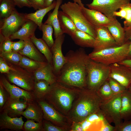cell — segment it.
Instances as JSON below:
<instances>
[{
  "mask_svg": "<svg viewBox=\"0 0 131 131\" xmlns=\"http://www.w3.org/2000/svg\"><path fill=\"white\" fill-rule=\"evenodd\" d=\"M66 61L57 76V82L66 85L86 88L87 67L90 59L84 49L70 50L65 56Z\"/></svg>",
  "mask_w": 131,
  "mask_h": 131,
  "instance_id": "cell-1",
  "label": "cell"
},
{
  "mask_svg": "<svg viewBox=\"0 0 131 131\" xmlns=\"http://www.w3.org/2000/svg\"><path fill=\"white\" fill-rule=\"evenodd\" d=\"M102 101L96 92L86 88L82 89L66 116L72 122H82L90 115L99 111Z\"/></svg>",
  "mask_w": 131,
  "mask_h": 131,
  "instance_id": "cell-2",
  "label": "cell"
},
{
  "mask_svg": "<svg viewBox=\"0 0 131 131\" xmlns=\"http://www.w3.org/2000/svg\"><path fill=\"white\" fill-rule=\"evenodd\" d=\"M81 89L57 82L51 85L50 90L44 99L58 111L66 116Z\"/></svg>",
  "mask_w": 131,
  "mask_h": 131,
  "instance_id": "cell-3",
  "label": "cell"
},
{
  "mask_svg": "<svg viewBox=\"0 0 131 131\" xmlns=\"http://www.w3.org/2000/svg\"><path fill=\"white\" fill-rule=\"evenodd\" d=\"M130 44V41L128 40L122 45L92 52L88 55L91 60L109 66L127 59Z\"/></svg>",
  "mask_w": 131,
  "mask_h": 131,
  "instance_id": "cell-4",
  "label": "cell"
},
{
  "mask_svg": "<svg viewBox=\"0 0 131 131\" xmlns=\"http://www.w3.org/2000/svg\"><path fill=\"white\" fill-rule=\"evenodd\" d=\"M60 7L72 20L77 29L96 38L95 28L85 16L82 7L76 3L69 1L61 5Z\"/></svg>",
  "mask_w": 131,
  "mask_h": 131,
  "instance_id": "cell-5",
  "label": "cell"
},
{
  "mask_svg": "<svg viewBox=\"0 0 131 131\" xmlns=\"http://www.w3.org/2000/svg\"><path fill=\"white\" fill-rule=\"evenodd\" d=\"M109 66L94 61L91 59L87 67L86 88L97 92L109 77Z\"/></svg>",
  "mask_w": 131,
  "mask_h": 131,
  "instance_id": "cell-6",
  "label": "cell"
},
{
  "mask_svg": "<svg viewBox=\"0 0 131 131\" xmlns=\"http://www.w3.org/2000/svg\"><path fill=\"white\" fill-rule=\"evenodd\" d=\"M122 93L115 94L108 100H102L100 107L99 112L104 119L110 123H113L115 127L122 122L120 115Z\"/></svg>",
  "mask_w": 131,
  "mask_h": 131,
  "instance_id": "cell-7",
  "label": "cell"
},
{
  "mask_svg": "<svg viewBox=\"0 0 131 131\" xmlns=\"http://www.w3.org/2000/svg\"><path fill=\"white\" fill-rule=\"evenodd\" d=\"M12 66V69L6 74L8 80L23 89L33 91L35 82L33 74L19 66Z\"/></svg>",
  "mask_w": 131,
  "mask_h": 131,
  "instance_id": "cell-8",
  "label": "cell"
},
{
  "mask_svg": "<svg viewBox=\"0 0 131 131\" xmlns=\"http://www.w3.org/2000/svg\"><path fill=\"white\" fill-rule=\"evenodd\" d=\"M131 0H92L86 4L89 8L97 10L111 18L115 17L114 13L118 9L129 4Z\"/></svg>",
  "mask_w": 131,
  "mask_h": 131,
  "instance_id": "cell-9",
  "label": "cell"
},
{
  "mask_svg": "<svg viewBox=\"0 0 131 131\" xmlns=\"http://www.w3.org/2000/svg\"><path fill=\"white\" fill-rule=\"evenodd\" d=\"M28 20L25 17L24 14L18 12L16 9L9 17L0 20V34L5 38H9Z\"/></svg>",
  "mask_w": 131,
  "mask_h": 131,
  "instance_id": "cell-10",
  "label": "cell"
},
{
  "mask_svg": "<svg viewBox=\"0 0 131 131\" xmlns=\"http://www.w3.org/2000/svg\"><path fill=\"white\" fill-rule=\"evenodd\" d=\"M41 107L43 119L58 126L68 128L65 122L66 116L59 112L48 103L44 99H36Z\"/></svg>",
  "mask_w": 131,
  "mask_h": 131,
  "instance_id": "cell-11",
  "label": "cell"
},
{
  "mask_svg": "<svg viewBox=\"0 0 131 131\" xmlns=\"http://www.w3.org/2000/svg\"><path fill=\"white\" fill-rule=\"evenodd\" d=\"M96 36L92 52L118 46L106 27L95 28Z\"/></svg>",
  "mask_w": 131,
  "mask_h": 131,
  "instance_id": "cell-12",
  "label": "cell"
},
{
  "mask_svg": "<svg viewBox=\"0 0 131 131\" xmlns=\"http://www.w3.org/2000/svg\"><path fill=\"white\" fill-rule=\"evenodd\" d=\"M65 37L64 34L56 38L54 44L50 48L52 54L53 71L57 77L66 61V57L63 55L62 49Z\"/></svg>",
  "mask_w": 131,
  "mask_h": 131,
  "instance_id": "cell-13",
  "label": "cell"
},
{
  "mask_svg": "<svg viewBox=\"0 0 131 131\" xmlns=\"http://www.w3.org/2000/svg\"><path fill=\"white\" fill-rule=\"evenodd\" d=\"M109 77L113 78L127 89L131 85V70L119 63L109 66Z\"/></svg>",
  "mask_w": 131,
  "mask_h": 131,
  "instance_id": "cell-14",
  "label": "cell"
},
{
  "mask_svg": "<svg viewBox=\"0 0 131 131\" xmlns=\"http://www.w3.org/2000/svg\"><path fill=\"white\" fill-rule=\"evenodd\" d=\"M0 83L8 94L9 97L13 98H22L28 102L36 100L33 91L25 90L11 84L6 78L4 76L0 77Z\"/></svg>",
  "mask_w": 131,
  "mask_h": 131,
  "instance_id": "cell-15",
  "label": "cell"
},
{
  "mask_svg": "<svg viewBox=\"0 0 131 131\" xmlns=\"http://www.w3.org/2000/svg\"><path fill=\"white\" fill-rule=\"evenodd\" d=\"M82 8L85 16L95 28L100 26L107 27L116 19L115 17L113 18H109L97 10L86 8L84 6L82 7Z\"/></svg>",
  "mask_w": 131,
  "mask_h": 131,
  "instance_id": "cell-16",
  "label": "cell"
},
{
  "mask_svg": "<svg viewBox=\"0 0 131 131\" xmlns=\"http://www.w3.org/2000/svg\"><path fill=\"white\" fill-rule=\"evenodd\" d=\"M20 99L12 98L9 96L0 112H5L12 117L20 115V113L26 108L28 102Z\"/></svg>",
  "mask_w": 131,
  "mask_h": 131,
  "instance_id": "cell-17",
  "label": "cell"
},
{
  "mask_svg": "<svg viewBox=\"0 0 131 131\" xmlns=\"http://www.w3.org/2000/svg\"><path fill=\"white\" fill-rule=\"evenodd\" d=\"M0 112V130L6 129L16 131L23 130L24 122L22 117H12L5 112Z\"/></svg>",
  "mask_w": 131,
  "mask_h": 131,
  "instance_id": "cell-18",
  "label": "cell"
},
{
  "mask_svg": "<svg viewBox=\"0 0 131 131\" xmlns=\"http://www.w3.org/2000/svg\"><path fill=\"white\" fill-rule=\"evenodd\" d=\"M37 25L32 21L28 20L17 31L9 37L11 40L18 39L24 41L35 35Z\"/></svg>",
  "mask_w": 131,
  "mask_h": 131,
  "instance_id": "cell-19",
  "label": "cell"
},
{
  "mask_svg": "<svg viewBox=\"0 0 131 131\" xmlns=\"http://www.w3.org/2000/svg\"><path fill=\"white\" fill-rule=\"evenodd\" d=\"M20 115L27 119H33L37 122H42L44 119L42 109L36 100L28 102L26 108Z\"/></svg>",
  "mask_w": 131,
  "mask_h": 131,
  "instance_id": "cell-20",
  "label": "cell"
},
{
  "mask_svg": "<svg viewBox=\"0 0 131 131\" xmlns=\"http://www.w3.org/2000/svg\"><path fill=\"white\" fill-rule=\"evenodd\" d=\"M24 41L25 43V47L18 53L22 56L38 61L47 62L44 56L36 48L30 39L25 40Z\"/></svg>",
  "mask_w": 131,
  "mask_h": 131,
  "instance_id": "cell-21",
  "label": "cell"
},
{
  "mask_svg": "<svg viewBox=\"0 0 131 131\" xmlns=\"http://www.w3.org/2000/svg\"><path fill=\"white\" fill-rule=\"evenodd\" d=\"M33 74L35 82L44 80L51 85L57 81V77L54 73L53 66L48 63Z\"/></svg>",
  "mask_w": 131,
  "mask_h": 131,
  "instance_id": "cell-22",
  "label": "cell"
},
{
  "mask_svg": "<svg viewBox=\"0 0 131 131\" xmlns=\"http://www.w3.org/2000/svg\"><path fill=\"white\" fill-rule=\"evenodd\" d=\"M70 36L76 44L82 47H94L95 38L86 33L77 29Z\"/></svg>",
  "mask_w": 131,
  "mask_h": 131,
  "instance_id": "cell-23",
  "label": "cell"
},
{
  "mask_svg": "<svg viewBox=\"0 0 131 131\" xmlns=\"http://www.w3.org/2000/svg\"><path fill=\"white\" fill-rule=\"evenodd\" d=\"M62 2V0H56V4L53 12L49 15L44 24L51 25L54 29L55 38L59 36L64 34L60 27L58 18L59 8Z\"/></svg>",
  "mask_w": 131,
  "mask_h": 131,
  "instance_id": "cell-24",
  "label": "cell"
},
{
  "mask_svg": "<svg viewBox=\"0 0 131 131\" xmlns=\"http://www.w3.org/2000/svg\"><path fill=\"white\" fill-rule=\"evenodd\" d=\"M120 115L124 121L131 120V93L128 89L121 95Z\"/></svg>",
  "mask_w": 131,
  "mask_h": 131,
  "instance_id": "cell-25",
  "label": "cell"
},
{
  "mask_svg": "<svg viewBox=\"0 0 131 131\" xmlns=\"http://www.w3.org/2000/svg\"><path fill=\"white\" fill-rule=\"evenodd\" d=\"M56 4V0H54L52 4L48 7L38 9L33 13L24 14L25 17L34 22L41 30L43 17L47 13L55 8Z\"/></svg>",
  "mask_w": 131,
  "mask_h": 131,
  "instance_id": "cell-26",
  "label": "cell"
},
{
  "mask_svg": "<svg viewBox=\"0 0 131 131\" xmlns=\"http://www.w3.org/2000/svg\"><path fill=\"white\" fill-rule=\"evenodd\" d=\"M58 16L60 27L63 33L70 36L77 29L73 21L62 10L59 11Z\"/></svg>",
  "mask_w": 131,
  "mask_h": 131,
  "instance_id": "cell-27",
  "label": "cell"
},
{
  "mask_svg": "<svg viewBox=\"0 0 131 131\" xmlns=\"http://www.w3.org/2000/svg\"><path fill=\"white\" fill-rule=\"evenodd\" d=\"M118 46L125 42V33L124 27L116 19L114 22L107 27Z\"/></svg>",
  "mask_w": 131,
  "mask_h": 131,
  "instance_id": "cell-28",
  "label": "cell"
},
{
  "mask_svg": "<svg viewBox=\"0 0 131 131\" xmlns=\"http://www.w3.org/2000/svg\"><path fill=\"white\" fill-rule=\"evenodd\" d=\"M48 62H41L22 56L18 66L27 72L33 74L40 68L46 65Z\"/></svg>",
  "mask_w": 131,
  "mask_h": 131,
  "instance_id": "cell-29",
  "label": "cell"
},
{
  "mask_svg": "<svg viewBox=\"0 0 131 131\" xmlns=\"http://www.w3.org/2000/svg\"><path fill=\"white\" fill-rule=\"evenodd\" d=\"M30 39L38 49L44 55L47 62L52 66V56L50 48L42 39H38L35 35Z\"/></svg>",
  "mask_w": 131,
  "mask_h": 131,
  "instance_id": "cell-30",
  "label": "cell"
},
{
  "mask_svg": "<svg viewBox=\"0 0 131 131\" xmlns=\"http://www.w3.org/2000/svg\"><path fill=\"white\" fill-rule=\"evenodd\" d=\"M50 88L51 85L45 80L35 82L33 92L36 99H44Z\"/></svg>",
  "mask_w": 131,
  "mask_h": 131,
  "instance_id": "cell-31",
  "label": "cell"
},
{
  "mask_svg": "<svg viewBox=\"0 0 131 131\" xmlns=\"http://www.w3.org/2000/svg\"><path fill=\"white\" fill-rule=\"evenodd\" d=\"M0 2V20H3L11 15L16 5L12 0H1Z\"/></svg>",
  "mask_w": 131,
  "mask_h": 131,
  "instance_id": "cell-32",
  "label": "cell"
},
{
  "mask_svg": "<svg viewBox=\"0 0 131 131\" xmlns=\"http://www.w3.org/2000/svg\"><path fill=\"white\" fill-rule=\"evenodd\" d=\"M129 4L121 8L119 11H116L114 13L115 16L120 17L125 19L123 22L124 27H131V6Z\"/></svg>",
  "mask_w": 131,
  "mask_h": 131,
  "instance_id": "cell-33",
  "label": "cell"
},
{
  "mask_svg": "<svg viewBox=\"0 0 131 131\" xmlns=\"http://www.w3.org/2000/svg\"><path fill=\"white\" fill-rule=\"evenodd\" d=\"M53 28L50 25L42 23L41 29L42 32V39L50 48L53 46L54 42L52 37Z\"/></svg>",
  "mask_w": 131,
  "mask_h": 131,
  "instance_id": "cell-34",
  "label": "cell"
},
{
  "mask_svg": "<svg viewBox=\"0 0 131 131\" xmlns=\"http://www.w3.org/2000/svg\"><path fill=\"white\" fill-rule=\"evenodd\" d=\"M96 92L102 100H108L115 95L112 90L107 80L102 84Z\"/></svg>",
  "mask_w": 131,
  "mask_h": 131,
  "instance_id": "cell-35",
  "label": "cell"
},
{
  "mask_svg": "<svg viewBox=\"0 0 131 131\" xmlns=\"http://www.w3.org/2000/svg\"><path fill=\"white\" fill-rule=\"evenodd\" d=\"M0 56L7 62L18 66L22 55L18 52L12 51L9 52L0 51Z\"/></svg>",
  "mask_w": 131,
  "mask_h": 131,
  "instance_id": "cell-36",
  "label": "cell"
},
{
  "mask_svg": "<svg viewBox=\"0 0 131 131\" xmlns=\"http://www.w3.org/2000/svg\"><path fill=\"white\" fill-rule=\"evenodd\" d=\"M32 119H27L23 126L25 131H43L42 121L37 123Z\"/></svg>",
  "mask_w": 131,
  "mask_h": 131,
  "instance_id": "cell-37",
  "label": "cell"
},
{
  "mask_svg": "<svg viewBox=\"0 0 131 131\" xmlns=\"http://www.w3.org/2000/svg\"><path fill=\"white\" fill-rule=\"evenodd\" d=\"M107 80L112 90L115 94L122 93L127 89L112 78L109 77Z\"/></svg>",
  "mask_w": 131,
  "mask_h": 131,
  "instance_id": "cell-38",
  "label": "cell"
},
{
  "mask_svg": "<svg viewBox=\"0 0 131 131\" xmlns=\"http://www.w3.org/2000/svg\"><path fill=\"white\" fill-rule=\"evenodd\" d=\"M43 131H66L67 128L57 126L45 119L42 121Z\"/></svg>",
  "mask_w": 131,
  "mask_h": 131,
  "instance_id": "cell-39",
  "label": "cell"
},
{
  "mask_svg": "<svg viewBox=\"0 0 131 131\" xmlns=\"http://www.w3.org/2000/svg\"><path fill=\"white\" fill-rule=\"evenodd\" d=\"M13 42L9 38H6L0 42V51L9 52L12 51Z\"/></svg>",
  "mask_w": 131,
  "mask_h": 131,
  "instance_id": "cell-40",
  "label": "cell"
},
{
  "mask_svg": "<svg viewBox=\"0 0 131 131\" xmlns=\"http://www.w3.org/2000/svg\"><path fill=\"white\" fill-rule=\"evenodd\" d=\"M9 95L7 92L0 83V109L1 110L6 102Z\"/></svg>",
  "mask_w": 131,
  "mask_h": 131,
  "instance_id": "cell-41",
  "label": "cell"
},
{
  "mask_svg": "<svg viewBox=\"0 0 131 131\" xmlns=\"http://www.w3.org/2000/svg\"><path fill=\"white\" fill-rule=\"evenodd\" d=\"M115 131H131V120L124 121L115 127Z\"/></svg>",
  "mask_w": 131,
  "mask_h": 131,
  "instance_id": "cell-42",
  "label": "cell"
},
{
  "mask_svg": "<svg viewBox=\"0 0 131 131\" xmlns=\"http://www.w3.org/2000/svg\"><path fill=\"white\" fill-rule=\"evenodd\" d=\"M13 68L12 66H9L7 61L3 58L0 57V72L1 73H8Z\"/></svg>",
  "mask_w": 131,
  "mask_h": 131,
  "instance_id": "cell-43",
  "label": "cell"
},
{
  "mask_svg": "<svg viewBox=\"0 0 131 131\" xmlns=\"http://www.w3.org/2000/svg\"><path fill=\"white\" fill-rule=\"evenodd\" d=\"M125 33V42L128 40L130 41L129 52L127 59H131V27H124Z\"/></svg>",
  "mask_w": 131,
  "mask_h": 131,
  "instance_id": "cell-44",
  "label": "cell"
},
{
  "mask_svg": "<svg viewBox=\"0 0 131 131\" xmlns=\"http://www.w3.org/2000/svg\"><path fill=\"white\" fill-rule=\"evenodd\" d=\"M32 7L35 10L45 8L44 6L45 0H28Z\"/></svg>",
  "mask_w": 131,
  "mask_h": 131,
  "instance_id": "cell-45",
  "label": "cell"
},
{
  "mask_svg": "<svg viewBox=\"0 0 131 131\" xmlns=\"http://www.w3.org/2000/svg\"><path fill=\"white\" fill-rule=\"evenodd\" d=\"M25 45V41L22 40H20L19 41H17L13 42L12 51L18 52L24 48Z\"/></svg>",
  "mask_w": 131,
  "mask_h": 131,
  "instance_id": "cell-46",
  "label": "cell"
},
{
  "mask_svg": "<svg viewBox=\"0 0 131 131\" xmlns=\"http://www.w3.org/2000/svg\"><path fill=\"white\" fill-rule=\"evenodd\" d=\"M16 6L21 8L24 7H32L31 5L28 0H12Z\"/></svg>",
  "mask_w": 131,
  "mask_h": 131,
  "instance_id": "cell-47",
  "label": "cell"
},
{
  "mask_svg": "<svg viewBox=\"0 0 131 131\" xmlns=\"http://www.w3.org/2000/svg\"><path fill=\"white\" fill-rule=\"evenodd\" d=\"M115 127L112 126L105 119L100 131H115Z\"/></svg>",
  "mask_w": 131,
  "mask_h": 131,
  "instance_id": "cell-48",
  "label": "cell"
},
{
  "mask_svg": "<svg viewBox=\"0 0 131 131\" xmlns=\"http://www.w3.org/2000/svg\"><path fill=\"white\" fill-rule=\"evenodd\" d=\"M71 127L72 131H84L82 124L81 122H73Z\"/></svg>",
  "mask_w": 131,
  "mask_h": 131,
  "instance_id": "cell-49",
  "label": "cell"
},
{
  "mask_svg": "<svg viewBox=\"0 0 131 131\" xmlns=\"http://www.w3.org/2000/svg\"><path fill=\"white\" fill-rule=\"evenodd\" d=\"M119 63L125 66L131 70V59H126Z\"/></svg>",
  "mask_w": 131,
  "mask_h": 131,
  "instance_id": "cell-50",
  "label": "cell"
},
{
  "mask_svg": "<svg viewBox=\"0 0 131 131\" xmlns=\"http://www.w3.org/2000/svg\"><path fill=\"white\" fill-rule=\"evenodd\" d=\"M54 1V0H45V7H47L50 6L52 4Z\"/></svg>",
  "mask_w": 131,
  "mask_h": 131,
  "instance_id": "cell-51",
  "label": "cell"
},
{
  "mask_svg": "<svg viewBox=\"0 0 131 131\" xmlns=\"http://www.w3.org/2000/svg\"><path fill=\"white\" fill-rule=\"evenodd\" d=\"M74 2L78 3L82 7L84 6V4L82 2L81 0H73Z\"/></svg>",
  "mask_w": 131,
  "mask_h": 131,
  "instance_id": "cell-52",
  "label": "cell"
},
{
  "mask_svg": "<svg viewBox=\"0 0 131 131\" xmlns=\"http://www.w3.org/2000/svg\"><path fill=\"white\" fill-rule=\"evenodd\" d=\"M128 90L131 93V85L128 89Z\"/></svg>",
  "mask_w": 131,
  "mask_h": 131,
  "instance_id": "cell-53",
  "label": "cell"
},
{
  "mask_svg": "<svg viewBox=\"0 0 131 131\" xmlns=\"http://www.w3.org/2000/svg\"><path fill=\"white\" fill-rule=\"evenodd\" d=\"M131 6V3H130L129 4Z\"/></svg>",
  "mask_w": 131,
  "mask_h": 131,
  "instance_id": "cell-54",
  "label": "cell"
},
{
  "mask_svg": "<svg viewBox=\"0 0 131 131\" xmlns=\"http://www.w3.org/2000/svg\"><path fill=\"white\" fill-rule=\"evenodd\" d=\"M1 0H0V1H1Z\"/></svg>",
  "mask_w": 131,
  "mask_h": 131,
  "instance_id": "cell-55",
  "label": "cell"
}]
</instances>
